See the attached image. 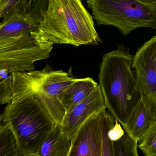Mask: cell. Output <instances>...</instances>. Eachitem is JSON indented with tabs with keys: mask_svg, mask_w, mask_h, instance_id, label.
<instances>
[{
	"mask_svg": "<svg viewBox=\"0 0 156 156\" xmlns=\"http://www.w3.org/2000/svg\"><path fill=\"white\" fill-rule=\"evenodd\" d=\"M133 61L129 49L121 46L105 54L100 66L99 85L105 106L122 126L142 97L132 70Z\"/></svg>",
	"mask_w": 156,
	"mask_h": 156,
	"instance_id": "obj_1",
	"label": "cell"
},
{
	"mask_svg": "<svg viewBox=\"0 0 156 156\" xmlns=\"http://www.w3.org/2000/svg\"><path fill=\"white\" fill-rule=\"evenodd\" d=\"M40 29L54 44L78 47L102 42L81 0H48Z\"/></svg>",
	"mask_w": 156,
	"mask_h": 156,
	"instance_id": "obj_2",
	"label": "cell"
},
{
	"mask_svg": "<svg viewBox=\"0 0 156 156\" xmlns=\"http://www.w3.org/2000/svg\"><path fill=\"white\" fill-rule=\"evenodd\" d=\"M0 118L14 134L20 156L36 154L44 139L58 126L34 94L13 98Z\"/></svg>",
	"mask_w": 156,
	"mask_h": 156,
	"instance_id": "obj_3",
	"label": "cell"
},
{
	"mask_svg": "<svg viewBox=\"0 0 156 156\" xmlns=\"http://www.w3.org/2000/svg\"><path fill=\"white\" fill-rule=\"evenodd\" d=\"M71 75L70 71L67 73L62 70H52L49 66L38 71L13 73V99L34 94L56 123L60 125L66 112L59 100V96L78 80Z\"/></svg>",
	"mask_w": 156,
	"mask_h": 156,
	"instance_id": "obj_4",
	"label": "cell"
},
{
	"mask_svg": "<svg viewBox=\"0 0 156 156\" xmlns=\"http://www.w3.org/2000/svg\"><path fill=\"white\" fill-rule=\"evenodd\" d=\"M99 25H110L126 36L140 27L156 29V11L137 0H86Z\"/></svg>",
	"mask_w": 156,
	"mask_h": 156,
	"instance_id": "obj_5",
	"label": "cell"
},
{
	"mask_svg": "<svg viewBox=\"0 0 156 156\" xmlns=\"http://www.w3.org/2000/svg\"><path fill=\"white\" fill-rule=\"evenodd\" d=\"M53 44L40 29L0 39V69L9 74L34 71L36 61L49 57Z\"/></svg>",
	"mask_w": 156,
	"mask_h": 156,
	"instance_id": "obj_6",
	"label": "cell"
},
{
	"mask_svg": "<svg viewBox=\"0 0 156 156\" xmlns=\"http://www.w3.org/2000/svg\"><path fill=\"white\" fill-rule=\"evenodd\" d=\"M132 68L142 96L156 114V35L136 53Z\"/></svg>",
	"mask_w": 156,
	"mask_h": 156,
	"instance_id": "obj_7",
	"label": "cell"
},
{
	"mask_svg": "<svg viewBox=\"0 0 156 156\" xmlns=\"http://www.w3.org/2000/svg\"><path fill=\"white\" fill-rule=\"evenodd\" d=\"M106 110L94 115L80 128L68 156H101L103 130Z\"/></svg>",
	"mask_w": 156,
	"mask_h": 156,
	"instance_id": "obj_8",
	"label": "cell"
},
{
	"mask_svg": "<svg viewBox=\"0 0 156 156\" xmlns=\"http://www.w3.org/2000/svg\"><path fill=\"white\" fill-rule=\"evenodd\" d=\"M106 110L99 85L86 99L66 112L60 125L62 132L73 140L82 126L91 117Z\"/></svg>",
	"mask_w": 156,
	"mask_h": 156,
	"instance_id": "obj_9",
	"label": "cell"
},
{
	"mask_svg": "<svg viewBox=\"0 0 156 156\" xmlns=\"http://www.w3.org/2000/svg\"><path fill=\"white\" fill-rule=\"evenodd\" d=\"M41 18L33 12L14 10L3 17L0 24V39L29 34L40 29Z\"/></svg>",
	"mask_w": 156,
	"mask_h": 156,
	"instance_id": "obj_10",
	"label": "cell"
},
{
	"mask_svg": "<svg viewBox=\"0 0 156 156\" xmlns=\"http://www.w3.org/2000/svg\"><path fill=\"white\" fill-rule=\"evenodd\" d=\"M156 122V114L148 101L142 96L124 130L134 139L140 141Z\"/></svg>",
	"mask_w": 156,
	"mask_h": 156,
	"instance_id": "obj_11",
	"label": "cell"
},
{
	"mask_svg": "<svg viewBox=\"0 0 156 156\" xmlns=\"http://www.w3.org/2000/svg\"><path fill=\"white\" fill-rule=\"evenodd\" d=\"M99 84L89 77L79 78L68 86L59 96V100L67 112L89 96Z\"/></svg>",
	"mask_w": 156,
	"mask_h": 156,
	"instance_id": "obj_12",
	"label": "cell"
},
{
	"mask_svg": "<svg viewBox=\"0 0 156 156\" xmlns=\"http://www.w3.org/2000/svg\"><path fill=\"white\" fill-rule=\"evenodd\" d=\"M72 140L62 132L60 126H57L41 143L37 154L39 156H68Z\"/></svg>",
	"mask_w": 156,
	"mask_h": 156,
	"instance_id": "obj_13",
	"label": "cell"
},
{
	"mask_svg": "<svg viewBox=\"0 0 156 156\" xmlns=\"http://www.w3.org/2000/svg\"><path fill=\"white\" fill-rule=\"evenodd\" d=\"M0 156H20L16 137L9 126L1 122Z\"/></svg>",
	"mask_w": 156,
	"mask_h": 156,
	"instance_id": "obj_14",
	"label": "cell"
},
{
	"mask_svg": "<svg viewBox=\"0 0 156 156\" xmlns=\"http://www.w3.org/2000/svg\"><path fill=\"white\" fill-rule=\"evenodd\" d=\"M114 156H139L137 152V142L125 131L121 138L112 141Z\"/></svg>",
	"mask_w": 156,
	"mask_h": 156,
	"instance_id": "obj_15",
	"label": "cell"
},
{
	"mask_svg": "<svg viewBox=\"0 0 156 156\" xmlns=\"http://www.w3.org/2000/svg\"><path fill=\"white\" fill-rule=\"evenodd\" d=\"M34 0H0V18L14 10L27 12H32V7Z\"/></svg>",
	"mask_w": 156,
	"mask_h": 156,
	"instance_id": "obj_16",
	"label": "cell"
},
{
	"mask_svg": "<svg viewBox=\"0 0 156 156\" xmlns=\"http://www.w3.org/2000/svg\"><path fill=\"white\" fill-rule=\"evenodd\" d=\"M115 122V119L110 112L107 111L103 122L101 156H114L113 142L109 138L108 133L114 126Z\"/></svg>",
	"mask_w": 156,
	"mask_h": 156,
	"instance_id": "obj_17",
	"label": "cell"
},
{
	"mask_svg": "<svg viewBox=\"0 0 156 156\" xmlns=\"http://www.w3.org/2000/svg\"><path fill=\"white\" fill-rule=\"evenodd\" d=\"M138 147L145 156H156V122L145 134Z\"/></svg>",
	"mask_w": 156,
	"mask_h": 156,
	"instance_id": "obj_18",
	"label": "cell"
},
{
	"mask_svg": "<svg viewBox=\"0 0 156 156\" xmlns=\"http://www.w3.org/2000/svg\"><path fill=\"white\" fill-rule=\"evenodd\" d=\"M13 77L0 80V104H9L13 100Z\"/></svg>",
	"mask_w": 156,
	"mask_h": 156,
	"instance_id": "obj_19",
	"label": "cell"
},
{
	"mask_svg": "<svg viewBox=\"0 0 156 156\" xmlns=\"http://www.w3.org/2000/svg\"><path fill=\"white\" fill-rule=\"evenodd\" d=\"M125 130L121 124L115 120V124L109 130L108 133L109 138L112 141H115L121 138L124 135Z\"/></svg>",
	"mask_w": 156,
	"mask_h": 156,
	"instance_id": "obj_20",
	"label": "cell"
},
{
	"mask_svg": "<svg viewBox=\"0 0 156 156\" xmlns=\"http://www.w3.org/2000/svg\"><path fill=\"white\" fill-rule=\"evenodd\" d=\"M152 7H156V0H137Z\"/></svg>",
	"mask_w": 156,
	"mask_h": 156,
	"instance_id": "obj_21",
	"label": "cell"
},
{
	"mask_svg": "<svg viewBox=\"0 0 156 156\" xmlns=\"http://www.w3.org/2000/svg\"><path fill=\"white\" fill-rule=\"evenodd\" d=\"M21 156H39L37 154H26L23 155Z\"/></svg>",
	"mask_w": 156,
	"mask_h": 156,
	"instance_id": "obj_22",
	"label": "cell"
},
{
	"mask_svg": "<svg viewBox=\"0 0 156 156\" xmlns=\"http://www.w3.org/2000/svg\"><path fill=\"white\" fill-rule=\"evenodd\" d=\"M154 9H155V11H156V7H154Z\"/></svg>",
	"mask_w": 156,
	"mask_h": 156,
	"instance_id": "obj_23",
	"label": "cell"
}]
</instances>
